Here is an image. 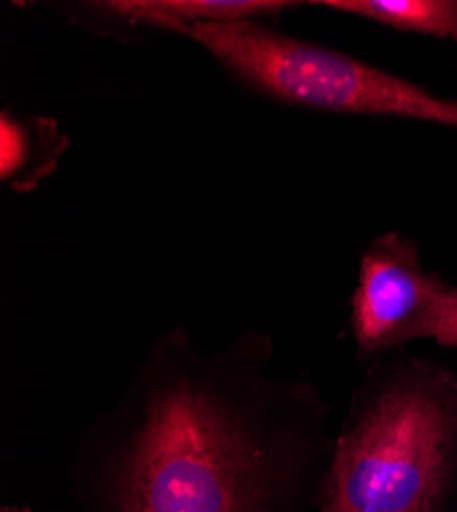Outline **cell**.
I'll list each match as a JSON object with an SVG mask.
<instances>
[{
    "label": "cell",
    "mask_w": 457,
    "mask_h": 512,
    "mask_svg": "<svg viewBox=\"0 0 457 512\" xmlns=\"http://www.w3.org/2000/svg\"><path fill=\"white\" fill-rule=\"evenodd\" d=\"M187 37L244 87L273 101L423 119L457 130V101L435 97L341 52L283 35L261 19L201 23Z\"/></svg>",
    "instance_id": "cell-3"
},
{
    "label": "cell",
    "mask_w": 457,
    "mask_h": 512,
    "mask_svg": "<svg viewBox=\"0 0 457 512\" xmlns=\"http://www.w3.org/2000/svg\"><path fill=\"white\" fill-rule=\"evenodd\" d=\"M351 324L363 353L396 349L414 338L457 347V285L425 273L417 244L388 232L363 254Z\"/></svg>",
    "instance_id": "cell-4"
},
{
    "label": "cell",
    "mask_w": 457,
    "mask_h": 512,
    "mask_svg": "<svg viewBox=\"0 0 457 512\" xmlns=\"http://www.w3.org/2000/svg\"><path fill=\"white\" fill-rule=\"evenodd\" d=\"M318 5L400 31L457 41V0H326Z\"/></svg>",
    "instance_id": "cell-7"
},
{
    "label": "cell",
    "mask_w": 457,
    "mask_h": 512,
    "mask_svg": "<svg viewBox=\"0 0 457 512\" xmlns=\"http://www.w3.org/2000/svg\"><path fill=\"white\" fill-rule=\"evenodd\" d=\"M265 334L201 351L156 336L117 406L82 433L72 469L85 512H304L324 447L310 383L273 367Z\"/></svg>",
    "instance_id": "cell-1"
},
{
    "label": "cell",
    "mask_w": 457,
    "mask_h": 512,
    "mask_svg": "<svg viewBox=\"0 0 457 512\" xmlns=\"http://www.w3.org/2000/svg\"><path fill=\"white\" fill-rule=\"evenodd\" d=\"M0 512H31L29 508H21V506H3Z\"/></svg>",
    "instance_id": "cell-8"
},
{
    "label": "cell",
    "mask_w": 457,
    "mask_h": 512,
    "mask_svg": "<svg viewBox=\"0 0 457 512\" xmlns=\"http://www.w3.org/2000/svg\"><path fill=\"white\" fill-rule=\"evenodd\" d=\"M68 138L52 117L3 109L0 115V179L15 193H29L58 168Z\"/></svg>",
    "instance_id": "cell-6"
},
{
    "label": "cell",
    "mask_w": 457,
    "mask_h": 512,
    "mask_svg": "<svg viewBox=\"0 0 457 512\" xmlns=\"http://www.w3.org/2000/svg\"><path fill=\"white\" fill-rule=\"evenodd\" d=\"M457 482V377L400 359L373 371L324 467L320 512H441Z\"/></svg>",
    "instance_id": "cell-2"
},
{
    "label": "cell",
    "mask_w": 457,
    "mask_h": 512,
    "mask_svg": "<svg viewBox=\"0 0 457 512\" xmlns=\"http://www.w3.org/2000/svg\"><path fill=\"white\" fill-rule=\"evenodd\" d=\"M87 7L109 17H119L130 25L189 35L191 27L201 23L275 19L279 13L298 7V3H283V0H109V3H93Z\"/></svg>",
    "instance_id": "cell-5"
}]
</instances>
